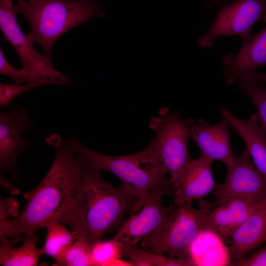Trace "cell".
<instances>
[{"instance_id":"cell-21","label":"cell","mask_w":266,"mask_h":266,"mask_svg":"<svg viewBox=\"0 0 266 266\" xmlns=\"http://www.w3.org/2000/svg\"><path fill=\"white\" fill-rule=\"evenodd\" d=\"M47 234L44 246L45 254L56 261L76 239L74 233L57 220L49 222L45 226Z\"/></svg>"},{"instance_id":"cell-23","label":"cell","mask_w":266,"mask_h":266,"mask_svg":"<svg viewBox=\"0 0 266 266\" xmlns=\"http://www.w3.org/2000/svg\"><path fill=\"white\" fill-rule=\"evenodd\" d=\"M235 83L253 102L260 126L263 132H266V88L262 83L250 77L240 79Z\"/></svg>"},{"instance_id":"cell-14","label":"cell","mask_w":266,"mask_h":266,"mask_svg":"<svg viewBox=\"0 0 266 266\" xmlns=\"http://www.w3.org/2000/svg\"><path fill=\"white\" fill-rule=\"evenodd\" d=\"M213 162L201 155L191 159L173 191L174 204L180 206L195 200H200L213 193L217 184L211 170Z\"/></svg>"},{"instance_id":"cell-7","label":"cell","mask_w":266,"mask_h":266,"mask_svg":"<svg viewBox=\"0 0 266 266\" xmlns=\"http://www.w3.org/2000/svg\"><path fill=\"white\" fill-rule=\"evenodd\" d=\"M13 5L0 6V27L4 39L16 51L22 68L33 82L52 80L59 84H70L69 78L55 69L50 58L40 54L21 30Z\"/></svg>"},{"instance_id":"cell-28","label":"cell","mask_w":266,"mask_h":266,"mask_svg":"<svg viewBox=\"0 0 266 266\" xmlns=\"http://www.w3.org/2000/svg\"><path fill=\"white\" fill-rule=\"evenodd\" d=\"M249 77H251L262 84L266 83V73H260L256 71Z\"/></svg>"},{"instance_id":"cell-17","label":"cell","mask_w":266,"mask_h":266,"mask_svg":"<svg viewBox=\"0 0 266 266\" xmlns=\"http://www.w3.org/2000/svg\"><path fill=\"white\" fill-rule=\"evenodd\" d=\"M220 112L230 127L242 139L254 165L266 179V136L256 113L251 114L247 120H242L224 107L220 108Z\"/></svg>"},{"instance_id":"cell-19","label":"cell","mask_w":266,"mask_h":266,"mask_svg":"<svg viewBox=\"0 0 266 266\" xmlns=\"http://www.w3.org/2000/svg\"><path fill=\"white\" fill-rule=\"evenodd\" d=\"M38 238L33 235L29 237L21 235L1 243L0 265L3 266H35L39 258L44 255L43 247L37 248Z\"/></svg>"},{"instance_id":"cell-31","label":"cell","mask_w":266,"mask_h":266,"mask_svg":"<svg viewBox=\"0 0 266 266\" xmlns=\"http://www.w3.org/2000/svg\"><path fill=\"white\" fill-rule=\"evenodd\" d=\"M264 133L265 134L266 136V132H264Z\"/></svg>"},{"instance_id":"cell-9","label":"cell","mask_w":266,"mask_h":266,"mask_svg":"<svg viewBox=\"0 0 266 266\" xmlns=\"http://www.w3.org/2000/svg\"><path fill=\"white\" fill-rule=\"evenodd\" d=\"M227 169L225 181L217 185L213 192V202L236 198L260 203L266 199V179L250 160L245 148Z\"/></svg>"},{"instance_id":"cell-8","label":"cell","mask_w":266,"mask_h":266,"mask_svg":"<svg viewBox=\"0 0 266 266\" xmlns=\"http://www.w3.org/2000/svg\"><path fill=\"white\" fill-rule=\"evenodd\" d=\"M266 23V0H240L222 7L209 30L198 39L201 47L213 45L220 36L237 35L244 41L257 22Z\"/></svg>"},{"instance_id":"cell-20","label":"cell","mask_w":266,"mask_h":266,"mask_svg":"<svg viewBox=\"0 0 266 266\" xmlns=\"http://www.w3.org/2000/svg\"><path fill=\"white\" fill-rule=\"evenodd\" d=\"M122 256L134 266H194L190 259L166 257L136 246H122Z\"/></svg>"},{"instance_id":"cell-12","label":"cell","mask_w":266,"mask_h":266,"mask_svg":"<svg viewBox=\"0 0 266 266\" xmlns=\"http://www.w3.org/2000/svg\"><path fill=\"white\" fill-rule=\"evenodd\" d=\"M222 61L229 84L249 77L258 67L266 66V27L244 40L236 55L227 53Z\"/></svg>"},{"instance_id":"cell-3","label":"cell","mask_w":266,"mask_h":266,"mask_svg":"<svg viewBox=\"0 0 266 266\" xmlns=\"http://www.w3.org/2000/svg\"><path fill=\"white\" fill-rule=\"evenodd\" d=\"M76 148L91 165L100 171H108L131 189L138 198L134 212L152 196H172V187L167 172L156 156L151 145L129 155L111 156L95 151L83 145L75 136L69 138Z\"/></svg>"},{"instance_id":"cell-13","label":"cell","mask_w":266,"mask_h":266,"mask_svg":"<svg viewBox=\"0 0 266 266\" xmlns=\"http://www.w3.org/2000/svg\"><path fill=\"white\" fill-rule=\"evenodd\" d=\"M259 203L236 198L212 203L200 200L199 201L205 210V228L214 232L224 240L231 236Z\"/></svg>"},{"instance_id":"cell-27","label":"cell","mask_w":266,"mask_h":266,"mask_svg":"<svg viewBox=\"0 0 266 266\" xmlns=\"http://www.w3.org/2000/svg\"><path fill=\"white\" fill-rule=\"evenodd\" d=\"M238 266H266V246L236 263Z\"/></svg>"},{"instance_id":"cell-18","label":"cell","mask_w":266,"mask_h":266,"mask_svg":"<svg viewBox=\"0 0 266 266\" xmlns=\"http://www.w3.org/2000/svg\"><path fill=\"white\" fill-rule=\"evenodd\" d=\"M211 230L203 229L191 243L189 259L196 266H232L229 246Z\"/></svg>"},{"instance_id":"cell-26","label":"cell","mask_w":266,"mask_h":266,"mask_svg":"<svg viewBox=\"0 0 266 266\" xmlns=\"http://www.w3.org/2000/svg\"><path fill=\"white\" fill-rule=\"evenodd\" d=\"M0 74L11 78L16 84L33 82L28 73L23 68L17 69L8 62L1 48L0 49Z\"/></svg>"},{"instance_id":"cell-32","label":"cell","mask_w":266,"mask_h":266,"mask_svg":"<svg viewBox=\"0 0 266 266\" xmlns=\"http://www.w3.org/2000/svg\"><path fill=\"white\" fill-rule=\"evenodd\" d=\"M30 0H28V1H30Z\"/></svg>"},{"instance_id":"cell-29","label":"cell","mask_w":266,"mask_h":266,"mask_svg":"<svg viewBox=\"0 0 266 266\" xmlns=\"http://www.w3.org/2000/svg\"><path fill=\"white\" fill-rule=\"evenodd\" d=\"M227 0H208L207 4L208 6H213L220 3H223Z\"/></svg>"},{"instance_id":"cell-2","label":"cell","mask_w":266,"mask_h":266,"mask_svg":"<svg viewBox=\"0 0 266 266\" xmlns=\"http://www.w3.org/2000/svg\"><path fill=\"white\" fill-rule=\"evenodd\" d=\"M77 150L82 163V176L58 221L70 227L76 239H84L92 246L106 233L118 231L126 216L134 212L139 199L129 188L115 186L104 180L101 172Z\"/></svg>"},{"instance_id":"cell-5","label":"cell","mask_w":266,"mask_h":266,"mask_svg":"<svg viewBox=\"0 0 266 266\" xmlns=\"http://www.w3.org/2000/svg\"><path fill=\"white\" fill-rule=\"evenodd\" d=\"M194 120L179 112L162 107L151 117L149 127L155 135L150 140L156 157L170 175L172 194L186 165L192 158L188 152Z\"/></svg>"},{"instance_id":"cell-24","label":"cell","mask_w":266,"mask_h":266,"mask_svg":"<svg viewBox=\"0 0 266 266\" xmlns=\"http://www.w3.org/2000/svg\"><path fill=\"white\" fill-rule=\"evenodd\" d=\"M91 246L84 239L78 238L56 260L57 266H94L91 254Z\"/></svg>"},{"instance_id":"cell-4","label":"cell","mask_w":266,"mask_h":266,"mask_svg":"<svg viewBox=\"0 0 266 266\" xmlns=\"http://www.w3.org/2000/svg\"><path fill=\"white\" fill-rule=\"evenodd\" d=\"M100 2L92 0H17L13 8L29 21L31 31L26 34L50 58L56 40L70 29L91 19L104 17Z\"/></svg>"},{"instance_id":"cell-6","label":"cell","mask_w":266,"mask_h":266,"mask_svg":"<svg viewBox=\"0 0 266 266\" xmlns=\"http://www.w3.org/2000/svg\"><path fill=\"white\" fill-rule=\"evenodd\" d=\"M205 228V210L196 208L192 202L178 206L173 204L164 221L140 241V247L160 255L189 259L190 246Z\"/></svg>"},{"instance_id":"cell-16","label":"cell","mask_w":266,"mask_h":266,"mask_svg":"<svg viewBox=\"0 0 266 266\" xmlns=\"http://www.w3.org/2000/svg\"><path fill=\"white\" fill-rule=\"evenodd\" d=\"M228 239L232 266L266 242V199L256 206Z\"/></svg>"},{"instance_id":"cell-1","label":"cell","mask_w":266,"mask_h":266,"mask_svg":"<svg viewBox=\"0 0 266 266\" xmlns=\"http://www.w3.org/2000/svg\"><path fill=\"white\" fill-rule=\"evenodd\" d=\"M45 142L55 149L53 162L38 186L26 194L27 202L21 213L0 225L1 243L21 234L26 237L35 235L51 221L58 220L79 186L82 163L70 139L54 133Z\"/></svg>"},{"instance_id":"cell-15","label":"cell","mask_w":266,"mask_h":266,"mask_svg":"<svg viewBox=\"0 0 266 266\" xmlns=\"http://www.w3.org/2000/svg\"><path fill=\"white\" fill-rule=\"evenodd\" d=\"M229 128L228 122L223 118L214 125H209L202 118L194 121L191 138L199 147L200 155L212 161L221 162L227 167L230 166L236 157L230 143Z\"/></svg>"},{"instance_id":"cell-10","label":"cell","mask_w":266,"mask_h":266,"mask_svg":"<svg viewBox=\"0 0 266 266\" xmlns=\"http://www.w3.org/2000/svg\"><path fill=\"white\" fill-rule=\"evenodd\" d=\"M33 128L26 108L21 104L9 113L0 111V170L1 174L8 172L13 181H18L16 163L20 155L33 146L22 133Z\"/></svg>"},{"instance_id":"cell-11","label":"cell","mask_w":266,"mask_h":266,"mask_svg":"<svg viewBox=\"0 0 266 266\" xmlns=\"http://www.w3.org/2000/svg\"><path fill=\"white\" fill-rule=\"evenodd\" d=\"M163 197L152 196L138 210L131 213L113 238L123 246H137L146 236L156 229L166 219L172 205L165 206Z\"/></svg>"},{"instance_id":"cell-30","label":"cell","mask_w":266,"mask_h":266,"mask_svg":"<svg viewBox=\"0 0 266 266\" xmlns=\"http://www.w3.org/2000/svg\"><path fill=\"white\" fill-rule=\"evenodd\" d=\"M13 0H0V6H12Z\"/></svg>"},{"instance_id":"cell-22","label":"cell","mask_w":266,"mask_h":266,"mask_svg":"<svg viewBox=\"0 0 266 266\" xmlns=\"http://www.w3.org/2000/svg\"><path fill=\"white\" fill-rule=\"evenodd\" d=\"M91 254L94 266H130L129 261L121 259L122 245L116 239L108 241L99 240L91 246Z\"/></svg>"},{"instance_id":"cell-25","label":"cell","mask_w":266,"mask_h":266,"mask_svg":"<svg viewBox=\"0 0 266 266\" xmlns=\"http://www.w3.org/2000/svg\"><path fill=\"white\" fill-rule=\"evenodd\" d=\"M59 84L52 80H45L24 84H0V106L6 107L11 105V102L21 94L34 88L50 85Z\"/></svg>"}]
</instances>
